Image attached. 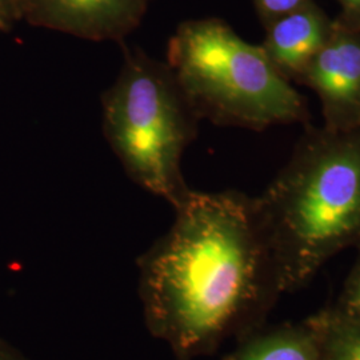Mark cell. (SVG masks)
<instances>
[{
	"instance_id": "1",
	"label": "cell",
	"mask_w": 360,
	"mask_h": 360,
	"mask_svg": "<svg viewBox=\"0 0 360 360\" xmlns=\"http://www.w3.org/2000/svg\"><path fill=\"white\" fill-rule=\"evenodd\" d=\"M169 231L144 255L151 331L183 358L207 352L278 292L254 198L188 190Z\"/></svg>"
},
{
	"instance_id": "2",
	"label": "cell",
	"mask_w": 360,
	"mask_h": 360,
	"mask_svg": "<svg viewBox=\"0 0 360 360\" xmlns=\"http://www.w3.org/2000/svg\"><path fill=\"white\" fill-rule=\"evenodd\" d=\"M304 126L288 162L254 198L278 292L307 283L330 257L360 245V127Z\"/></svg>"
},
{
	"instance_id": "3",
	"label": "cell",
	"mask_w": 360,
	"mask_h": 360,
	"mask_svg": "<svg viewBox=\"0 0 360 360\" xmlns=\"http://www.w3.org/2000/svg\"><path fill=\"white\" fill-rule=\"evenodd\" d=\"M167 65L196 115L219 126L263 131L309 123L306 99L254 46L219 20L180 27Z\"/></svg>"
},
{
	"instance_id": "4",
	"label": "cell",
	"mask_w": 360,
	"mask_h": 360,
	"mask_svg": "<svg viewBox=\"0 0 360 360\" xmlns=\"http://www.w3.org/2000/svg\"><path fill=\"white\" fill-rule=\"evenodd\" d=\"M193 111L167 63L126 50L103 96V129L131 179L172 206L190 188L180 162L198 135Z\"/></svg>"
},
{
	"instance_id": "5",
	"label": "cell",
	"mask_w": 360,
	"mask_h": 360,
	"mask_svg": "<svg viewBox=\"0 0 360 360\" xmlns=\"http://www.w3.org/2000/svg\"><path fill=\"white\" fill-rule=\"evenodd\" d=\"M296 83L314 91L322 104L323 126L360 127V31L334 22L331 34Z\"/></svg>"
},
{
	"instance_id": "6",
	"label": "cell",
	"mask_w": 360,
	"mask_h": 360,
	"mask_svg": "<svg viewBox=\"0 0 360 360\" xmlns=\"http://www.w3.org/2000/svg\"><path fill=\"white\" fill-rule=\"evenodd\" d=\"M35 22L77 37L115 39L136 23L144 0H22Z\"/></svg>"
},
{
	"instance_id": "7",
	"label": "cell",
	"mask_w": 360,
	"mask_h": 360,
	"mask_svg": "<svg viewBox=\"0 0 360 360\" xmlns=\"http://www.w3.org/2000/svg\"><path fill=\"white\" fill-rule=\"evenodd\" d=\"M334 22L309 0L267 25L262 49L271 63L294 83L331 34Z\"/></svg>"
},
{
	"instance_id": "8",
	"label": "cell",
	"mask_w": 360,
	"mask_h": 360,
	"mask_svg": "<svg viewBox=\"0 0 360 360\" xmlns=\"http://www.w3.org/2000/svg\"><path fill=\"white\" fill-rule=\"evenodd\" d=\"M229 360H326L315 328L285 330L247 343Z\"/></svg>"
},
{
	"instance_id": "9",
	"label": "cell",
	"mask_w": 360,
	"mask_h": 360,
	"mask_svg": "<svg viewBox=\"0 0 360 360\" xmlns=\"http://www.w3.org/2000/svg\"><path fill=\"white\" fill-rule=\"evenodd\" d=\"M326 360H360V326L319 321L314 326Z\"/></svg>"
},
{
	"instance_id": "10",
	"label": "cell",
	"mask_w": 360,
	"mask_h": 360,
	"mask_svg": "<svg viewBox=\"0 0 360 360\" xmlns=\"http://www.w3.org/2000/svg\"><path fill=\"white\" fill-rule=\"evenodd\" d=\"M356 248L359 250V257L355 267L348 276L347 283L334 311L321 318L319 321L322 322L360 326V245Z\"/></svg>"
},
{
	"instance_id": "11",
	"label": "cell",
	"mask_w": 360,
	"mask_h": 360,
	"mask_svg": "<svg viewBox=\"0 0 360 360\" xmlns=\"http://www.w3.org/2000/svg\"><path fill=\"white\" fill-rule=\"evenodd\" d=\"M306 0H257V8L269 25L279 16L291 13L300 7Z\"/></svg>"
},
{
	"instance_id": "12",
	"label": "cell",
	"mask_w": 360,
	"mask_h": 360,
	"mask_svg": "<svg viewBox=\"0 0 360 360\" xmlns=\"http://www.w3.org/2000/svg\"><path fill=\"white\" fill-rule=\"evenodd\" d=\"M343 7V16L338 20L343 26L360 31V0H338Z\"/></svg>"
},
{
	"instance_id": "13",
	"label": "cell",
	"mask_w": 360,
	"mask_h": 360,
	"mask_svg": "<svg viewBox=\"0 0 360 360\" xmlns=\"http://www.w3.org/2000/svg\"><path fill=\"white\" fill-rule=\"evenodd\" d=\"M10 1H13V0H10ZM16 1H22V0H16Z\"/></svg>"
},
{
	"instance_id": "14",
	"label": "cell",
	"mask_w": 360,
	"mask_h": 360,
	"mask_svg": "<svg viewBox=\"0 0 360 360\" xmlns=\"http://www.w3.org/2000/svg\"><path fill=\"white\" fill-rule=\"evenodd\" d=\"M0 26H1V19H0Z\"/></svg>"
}]
</instances>
